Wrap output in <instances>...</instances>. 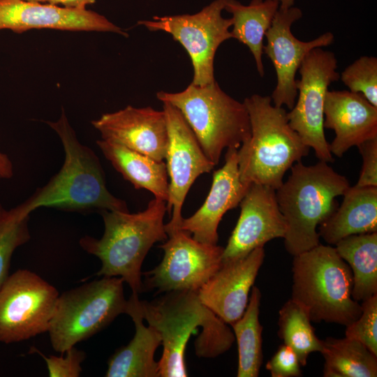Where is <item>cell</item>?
<instances>
[{"instance_id": "obj_1", "label": "cell", "mask_w": 377, "mask_h": 377, "mask_svg": "<svg viewBox=\"0 0 377 377\" xmlns=\"http://www.w3.org/2000/svg\"><path fill=\"white\" fill-rule=\"evenodd\" d=\"M143 319L161 336L163 354L159 376H188L184 353L198 327H202L195 350L199 357H214L230 349L235 336L227 324L200 302L198 292L176 290L153 301L140 300Z\"/></svg>"}, {"instance_id": "obj_2", "label": "cell", "mask_w": 377, "mask_h": 377, "mask_svg": "<svg viewBox=\"0 0 377 377\" xmlns=\"http://www.w3.org/2000/svg\"><path fill=\"white\" fill-rule=\"evenodd\" d=\"M59 135L65 154L59 171L25 201L17 205L30 215L39 207L87 213L103 210L128 212L125 201L114 196L106 186L98 157L81 144L63 111L57 121H47Z\"/></svg>"}, {"instance_id": "obj_3", "label": "cell", "mask_w": 377, "mask_h": 377, "mask_svg": "<svg viewBox=\"0 0 377 377\" xmlns=\"http://www.w3.org/2000/svg\"><path fill=\"white\" fill-rule=\"evenodd\" d=\"M166 212V202L158 198L135 214L100 212L104 222L103 236L96 239L85 235L79 241L86 252L101 260L97 275L121 277L132 294L138 295L142 290L141 267L145 256L156 242L168 238L163 223Z\"/></svg>"}, {"instance_id": "obj_4", "label": "cell", "mask_w": 377, "mask_h": 377, "mask_svg": "<svg viewBox=\"0 0 377 377\" xmlns=\"http://www.w3.org/2000/svg\"><path fill=\"white\" fill-rule=\"evenodd\" d=\"M290 170L276 190V198L286 223L284 246L295 256L320 244L317 228L336 210L337 197L343 195L350 184L323 161L312 165L298 161Z\"/></svg>"}, {"instance_id": "obj_5", "label": "cell", "mask_w": 377, "mask_h": 377, "mask_svg": "<svg viewBox=\"0 0 377 377\" xmlns=\"http://www.w3.org/2000/svg\"><path fill=\"white\" fill-rule=\"evenodd\" d=\"M247 109L251 136L237 149L241 181L276 190L286 172L310 148L289 125L287 112L274 105L270 96L253 94L243 102Z\"/></svg>"}, {"instance_id": "obj_6", "label": "cell", "mask_w": 377, "mask_h": 377, "mask_svg": "<svg viewBox=\"0 0 377 377\" xmlns=\"http://www.w3.org/2000/svg\"><path fill=\"white\" fill-rule=\"evenodd\" d=\"M293 257L291 299L311 322L347 326L358 318L362 306L351 296L352 271L334 247L319 244Z\"/></svg>"}, {"instance_id": "obj_7", "label": "cell", "mask_w": 377, "mask_h": 377, "mask_svg": "<svg viewBox=\"0 0 377 377\" xmlns=\"http://www.w3.org/2000/svg\"><path fill=\"white\" fill-rule=\"evenodd\" d=\"M156 97L179 110L205 154L215 165L223 149H238L251 136L244 103L228 95L216 81L204 86L191 83L176 93L161 91Z\"/></svg>"}, {"instance_id": "obj_8", "label": "cell", "mask_w": 377, "mask_h": 377, "mask_svg": "<svg viewBox=\"0 0 377 377\" xmlns=\"http://www.w3.org/2000/svg\"><path fill=\"white\" fill-rule=\"evenodd\" d=\"M124 280L103 276L59 295L48 333L52 348L64 353L126 313Z\"/></svg>"}, {"instance_id": "obj_9", "label": "cell", "mask_w": 377, "mask_h": 377, "mask_svg": "<svg viewBox=\"0 0 377 377\" xmlns=\"http://www.w3.org/2000/svg\"><path fill=\"white\" fill-rule=\"evenodd\" d=\"M59 296L37 274L20 269L0 287V342L26 341L48 331Z\"/></svg>"}, {"instance_id": "obj_10", "label": "cell", "mask_w": 377, "mask_h": 377, "mask_svg": "<svg viewBox=\"0 0 377 377\" xmlns=\"http://www.w3.org/2000/svg\"><path fill=\"white\" fill-rule=\"evenodd\" d=\"M337 69L334 52L322 47L311 50L298 69L297 98L287 112L290 127L306 145L313 148L320 161L327 163L333 162L334 158L324 132V104L330 85L339 80Z\"/></svg>"}, {"instance_id": "obj_11", "label": "cell", "mask_w": 377, "mask_h": 377, "mask_svg": "<svg viewBox=\"0 0 377 377\" xmlns=\"http://www.w3.org/2000/svg\"><path fill=\"white\" fill-rule=\"evenodd\" d=\"M226 0H214L195 14L154 16L152 20L138 24L151 31H162L172 35L189 55L193 68L191 84L204 86L216 81L214 60L219 45L232 38L231 18L222 16Z\"/></svg>"}, {"instance_id": "obj_12", "label": "cell", "mask_w": 377, "mask_h": 377, "mask_svg": "<svg viewBox=\"0 0 377 377\" xmlns=\"http://www.w3.org/2000/svg\"><path fill=\"white\" fill-rule=\"evenodd\" d=\"M159 247L163 258L145 274V284L161 293L198 292L222 265L223 247L200 242L183 230L169 234Z\"/></svg>"}, {"instance_id": "obj_13", "label": "cell", "mask_w": 377, "mask_h": 377, "mask_svg": "<svg viewBox=\"0 0 377 377\" xmlns=\"http://www.w3.org/2000/svg\"><path fill=\"white\" fill-rule=\"evenodd\" d=\"M163 103L168 131L165 157L170 179L166 207L171 219L165 224L168 236L179 229L182 207L191 185L200 175L210 172L215 165L205 154L179 110L169 103Z\"/></svg>"}, {"instance_id": "obj_14", "label": "cell", "mask_w": 377, "mask_h": 377, "mask_svg": "<svg viewBox=\"0 0 377 377\" xmlns=\"http://www.w3.org/2000/svg\"><path fill=\"white\" fill-rule=\"evenodd\" d=\"M302 17V12L297 7H279L265 36L267 41L263 54L272 61L277 77L270 96L272 102L278 107L286 105L289 110L297 98L295 75L301 63L311 50L328 46L334 38L333 34L327 31L308 42L298 40L293 34L291 27Z\"/></svg>"}, {"instance_id": "obj_15", "label": "cell", "mask_w": 377, "mask_h": 377, "mask_svg": "<svg viewBox=\"0 0 377 377\" xmlns=\"http://www.w3.org/2000/svg\"><path fill=\"white\" fill-rule=\"evenodd\" d=\"M241 212L227 245L222 263L245 257L276 238H283L286 223L276 198V190L252 184L239 204Z\"/></svg>"}, {"instance_id": "obj_16", "label": "cell", "mask_w": 377, "mask_h": 377, "mask_svg": "<svg viewBox=\"0 0 377 377\" xmlns=\"http://www.w3.org/2000/svg\"><path fill=\"white\" fill-rule=\"evenodd\" d=\"M34 29L113 32L128 36L105 16L92 10L50 3L0 0V30L22 33Z\"/></svg>"}, {"instance_id": "obj_17", "label": "cell", "mask_w": 377, "mask_h": 377, "mask_svg": "<svg viewBox=\"0 0 377 377\" xmlns=\"http://www.w3.org/2000/svg\"><path fill=\"white\" fill-rule=\"evenodd\" d=\"M91 124L103 140L121 145L157 161L165 159L168 131L163 110L128 105L103 114Z\"/></svg>"}, {"instance_id": "obj_18", "label": "cell", "mask_w": 377, "mask_h": 377, "mask_svg": "<svg viewBox=\"0 0 377 377\" xmlns=\"http://www.w3.org/2000/svg\"><path fill=\"white\" fill-rule=\"evenodd\" d=\"M265 258L263 247L244 258L222 263L198 290L200 302L226 324L232 325L243 315L249 293Z\"/></svg>"}, {"instance_id": "obj_19", "label": "cell", "mask_w": 377, "mask_h": 377, "mask_svg": "<svg viewBox=\"0 0 377 377\" xmlns=\"http://www.w3.org/2000/svg\"><path fill=\"white\" fill-rule=\"evenodd\" d=\"M251 185L244 184L238 169L237 149H228L225 163L214 171L212 184L202 205L179 226L200 242L217 244L219 224L225 213L239 205Z\"/></svg>"}, {"instance_id": "obj_20", "label": "cell", "mask_w": 377, "mask_h": 377, "mask_svg": "<svg viewBox=\"0 0 377 377\" xmlns=\"http://www.w3.org/2000/svg\"><path fill=\"white\" fill-rule=\"evenodd\" d=\"M323 126L334 131L330 150L341 157L352 147L377 138V107L360 93L328 90Z\"/></svg>"}, {"instance_id": "obj_21", "label": "cell", "mask_w": 377, "mask_h": 377, "mask_svg": "<svg viewBox=\"0 0 377 377\" xmlns=\"http://www.w3.org/2000/svg\"><path fill=\"white\" fill-rule=\"evenodd\" d=\"M126 314L135 324L132 340L119 348L109 359L107 377H158V362L154 360L157 348L161 344L158 332L143 323L140 300L132 294L128 300Z\"/></svg>"}, {"instance_id": "obj_22", "label": "cell", "mask_w": 377, "mask_h": 377, "mask_svg": "<svg viewBox=\"0 0 377 377\" xmlns=\"http://www.w3.org/2000/svg\"><path fill=\"white\" fill-rule=\"evenodd\" d=\"M334 213L319 226L318 231L329 245L343 238L377 232V187H349Z\"/></svg>"}, {"instance_id": "obj_23", "label": "cell", "mask_w": 377, "mask_h": 377, "mask_svg": "<svg viewBox=\"0 0 377 377\" xmlns=\"http://www.w3.org/2000/svg\"><path fill=\"white\" fill-rule=\"evenodd\" d=\"M96 144L114 168L135 188L146 189L155 198L167 202L169 182L166 165L163 161H157L111 141L101 139Z\"/></svg>"}, {"instance_id": "obj_24", "label": "cell", "mask_w": 377, "mask_h": 377, "mask_svg": "<svg viewBox=\"0 0 377 377\" xmlns=\"http://www.w3.org/2000/svg\"><path fill=\"white\" fill-rule=\"evenodd\" d=\"M279 8L277 0H251L247 6L237 0H226L224 10L232 15L231 36L249 47L261 77L265 75L264 38Z\"/></svg>"}, {"instance_id": "obj_25", "label": "cell", "mask_w": 377, "mask_h": 377, "mask_svg": "<svg viewBox=\"0 0 377 377\" xmlns=\"http://www.w3.org/2000/svg\"><path fill=\"white\" fill-rule=\"evenodd\" d=\"M334 246L352 271V298L362 302L377 294V232L350 235Z\"/></svg>"}, {"instance_id": "obj_26", "label": "cell", "mask_w": 377, "mask_h": 377, "mask_svg": "<svg viewBox=\"0 0 377 377\" xmlns=\"http://www.w3.org/2000/svg\"><path fill=\"white\" fill-rule=\"evenodd\" d=\"M320 353L325 377L377 376V356L357 340L327 337Z\"/></svg>"}, {"instance_id": "obj_27", "label": "cell", "mask_w": 377, "mask_h": 377, "mask_svg": "<svg viewBox=\"0 0 377 377\" xmlns=\"http://www.w3.org/2000/svg\"><path fill=\"white\" fill-rule=\"evenodd\" d=\"M261 293L253 286L246 308L231 325L238 348L237 377H258L263 360V326L259 321Z\"/></svg>"}, {"instance_id": "obj_28", "label": "cell", "mask_w": 377, "mask_h": 377, "mask_svg": "<svg viewBox=\"0 0 377 377\" xmlns=\"http://www.w3.org/2000/svg\"><path fill=\"white\" fill-rule=\"evenodd\" d=\"M311 323L307 311L291 298L279 310L278 335L295 351L301 366L306 364L309 354L323 349V340L317 337Z\"/></svg>"}, {"instance_id": "obj_29", "label": "cell", "mask_w": 377, "mask_h": 377, "mask_svg": "<svg viewBox=\"0 0 377 377\" xmlns=\"http://www.w3.org/2000/svg\"><path fill=\"white\" fill-rule=\"evenodd\" d=\"M29 215L16 206L9 210L0 204V287L9 275L10 260L15 250L31 238Z\"/></svg>"}, {"instance_id": "obj_30", "label": "cell", "mask_w": 377, "mask_h": 377, "mask_svg": "<svg viewBox=\"0 0 377 377\" xmlns=\"http://www.w3.org/2000/svg\"><path fill=\"white\" fill-rule=\"evenodd\" d=\"M339 79L350 91L360 93L377 107V58L363 56L347 66Z\"/></svg>"}, {"instance_id": "obj_31", "label": "cell", "mask_w": 377, "mask_h": 377, "mask_svg": "<svg viewBox=\"0 0 377 377\" xmlns=\"http://www.w3.org/2000/svg\"><path fill=\"white\" fill-rule=\"evenodd\" d=\"M362 313L346 326V337L362 343L377 356V294L362 301Z\"/></svg>"}, {"instance_id": "obj_32", "label": "cell", "mask_w": 377, "mask_h": 377, "mask_svg": "<svg viewBox=\"0 0 377 377\" xmlns=\"http://www.w3.org/2000/svg\"><path fill=\"white\" fill-rule=\"evenodd\" d=\"M43 357L47 367L50 377H78L82 372V362L86 358V353L73 346L66 350L62 356H45L35 349Z\"/></svg>"}, {"instance_id": "obj_33", "label": "cell", "mask_w": 377, "mask_h": 377, "mask_svg": "<svg viewBox=\"0 0 377 377\" xmlns=\"http://www.w3.org/2000/svg\"><path fill=\"white\" fill-rule=\"evenodd\" d=\"M300 366L297 354L283 343L267 362L265 368L272 377H298L302 376Z\"/></svg>"}, {"instance_id": "obj_34", "label": "cell", "mask_w": 377, "mask_h": 377, "mask_svg": "<svg viewBox=\"0 0 377 377\" xmlns=\"http://www.w3.org/2000/svg\"><path fill=\"white\" fill-rule=\"evenodd\" d=\"M362 158V168L355 186L377 187V138L357 146Z\"/></svg>"}, {"instance_id": "obj_35", "label": "cell", "mask_w": 377, "mask_h": 377, "mask_svg": "<svg viewBox=\"0 0 377 377\" xmlns=\"http://www.w3.org/2000/svg\"><path fill=\"white\" fill-rule=\"evenodd\" d=\"M95 2V0H50V3L54 5H61V6L84 10L86 6L92 4Z\"/></svg>"}, {"instance_id": "obj_36", "label": "cell", "mask_w": 377, "mask_h": 377, "mask_svg": "<svg viewBox=\"0 0 377 377\" xmlns=\"http://www.w3.org/2000/svg\"><path fill=\"white\" fill-rule=\"evenodd\" d=\"M13 175V167L9 157L0 152V178L9 179Z\"/></svg>"}, {"instance_id": "obj_37", "label": "cell", "mask_w": 377, "mask_h": 377, "mask_svg": "<svg viewBox=\"0 0 377 377\" xmlns=\"http://www.w3.org/2000/svg\"><path fill=\"white\" fill-rule=\"evenodd\" d=\"M279 3V7L281 8H288L294 5L295 0H277Z\"/></svg>"}, {"instance_id": "obj_38", "label": "cell", "mask_w": 377, "mask_h": 377, "mask_svg": "<svg viewBox=\"0 0 377 377\" xmlns=\"http://www.w3.org/2000/svg\"><path fill=\"white\" fill-rule=\"evenodd\" d=\"M29 2L34 3H50V0H23Z\"/></svg>"}]
</instances>
